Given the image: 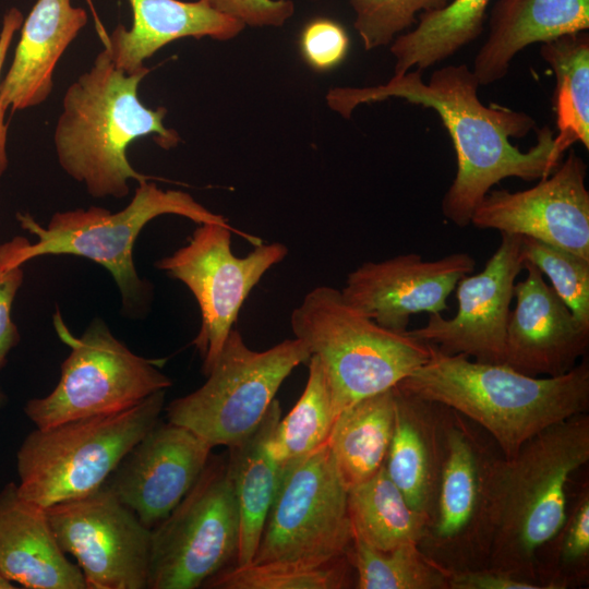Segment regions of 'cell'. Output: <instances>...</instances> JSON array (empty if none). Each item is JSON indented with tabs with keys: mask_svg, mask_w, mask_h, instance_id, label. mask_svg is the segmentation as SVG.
I'll return each instance as SVG.
<instances>
[{
	"mask_svg": "<svg viewBox=\"0 0 589 589\" xmlns=\"http://www.w3.org/2000/svg\"><path fill=\"white\" fill-rule=\"evenodd\" d=\"M421 70L394 75L388 82L369 87H335L326 94L328 107L349 119L361 104L392 97L433 109L454 145L456 176L443 196V216L457 227L470 225L474 208L503 179L526 181L551 175L564 156L549 127L538 130L537 143L527 152L512 144L536 127L534 119L506 107L485 106L478 97L480 86L466 64H450L434 71L428 82Z\"/></svg>",
	"mask_w": 589,
	"mask_h": 589,
	"instance_id": "cell-1",
	"label": "cell"
},
{
	"mask_svg": "<svg viewBox=\"0 0 589 589\" xmlns=\"http://www.w3.org/2000/svg\"><path fill=\"white\" fill-rule=\"evenodd\" d=\"M148 73L146 67L125 73L104 48L63 95L53 131L58 163L93 197L123 199L130 180H148L127 156L135 140L153 136L165 149L180 142L164 123L167 109L148 108L139 97L140 83Z\"/></svg>",
	"mask_w": 589,
	"mask_h": 589,
	"instance_id": "cell-2",
	"label": "cell"
},
{
	"mask_svg": "<svg viewBox=\"0 0 589 589\" xmlns=\"http://www.w3.org/2000/svg\"><path fill=\"white\" fill-rule=\"evenodd\" d=\"M430 346L429 360L397 385L479 425L505 458L548 426L589 409L587 359L563 375L534 377Z\"/></svg>",
	"mask_w": 589,
	"mask_h": 589,
	"instance_id": "cell-3",
	"label": "cell"
},
{
	"mask_svg": "<svg viewBox=\"0 0 589 589\" xmlns=\"http://www.w3.org/2000/svg\"><path fill=\"white\" fill-rule=\"evenodd\" d=\"M589 461L587 412L529 438L495 476V532L489 566L544 586L537 554L564 522L569 482ZM545 589V588H544Z\"/></svg>",
	"mask_w": 589,
	"mask_h": 589,
	"instance_id": "cell-4",
	"label": "cell"
},
{
	"mask_svg": "<svg viewBox=\"0 0 589 589\" xmlns=\"http://www.w3.org/2000/svg\"><path fill=\"white\" fill-rule=\"evenodd\" d=\"M296 338L316 357L326 375L336 414L389 389L430 358L431 346L388 330L326 285L310 290L290 315Z\"/></svg>",
	"mask_w": 589,
	"mask_h": 589,
	"instance_id": "cell-5",
	"label": "cell"
},
{
	"mask_svg": "<svg viewBox=\"0 0 589 589\" xmlns=\"http://www.w3.org/2000/svg\"><path fill=\"white\" fill-rule=\"evenodd\" d=\"M161 215H177L194 223L230 225L183 191L163 190L154 182H137L135 193L121 211L112 213L100 206L55 213L47 227L33 216L17 213L20 226L37 237L23 250L24 262L43 255H75L88 259L112 276L122 301L123 312L142 316L152 300V285L140 277L134 265L133 248L141 230Z\"/></svg>",
	"mask_w": 589,
	"mask_h": 589,
	"instance_id": "cell-6",
	"label": "cell"
},
{
	"mask_svg": "<svg viewBox=\"0 0 589 589\" xmlns=\"http://www.w3.org/2000/svg\"><path fill=\"white\" fill-rule=\"evenodd\" d=\"M165 398L159 390L123 411L36 428L17 450L19 494L46 508L99 489L157 424Z\"/></svg>",
	"mask_w": 589,
	"mask_h": 589,
	"instance_id": "cell-7",
	"label": "cell"
},
{
	"mask_svg": "<svg viewBox=\"0 0 589 589\" xmlns=\"http://www.w3.org/2000/svg\"><path fill=\"white\" fill-rule=\"evenodd\" d=\"M446 440L434 513L418 548L448 573L484 568L494 540L495 476L503 454L484 430L448 407Z\"/></svg>",
	"mask_w": 589,
	"mask_h": 589,
	"instance_id": "cell-8",
	"label": "cell"
},
{
	"mask_svg": "<svg viewBox=\"0 0 589 589\" xmlns=\"http://www.w3.org/2000/svg\"><path fill=\"white\" fill-rule=\"evenodd\" d=\"M287 254L281 242L262 243L231 225L203 223L185 245L155 262L156 268L185 285L199 304L202 321L193 344L205 375L251 290Z\"/></svg>",
	"mask_w": 589,
	"mask_h": 589,
	"instance_id": "cell-9",
	"label": "cell"
},
{
	"mask_svg": "<svg viewBox=\"0 0 589 589\" xmlns=\"http://www.w3.org/2000/svg\"><path fill=\"white\" fill-rule=\"evenodd\" d=\"M310 357L296 337L263 351L252 350L232 328L206 382L173 399L166 407L167 419L212 447H228L257 428L283 382Z\"/></svg>",
	"mask_w": 589,
	"mask_h": 589,
	"instance_id": "cell-10",
	"label": "cell"
},
{
	"mask_svg": "<svg viewBox=\"0 0 589 589\" xmlns=\"http://www.w3.org/2000/svg\"><path fill=\"white\" fill-rule=\"evenodd\" d=\"M53 322L71 351L56 387L24 407L36 428L123 411L172 385L154 360L131 351L101 318H94L81 337L70 333L59 313Z\"/></svg>",
	"mask_w": 589,
	"mask_h": 589,
	"instance_id": "cell-11",
	"label": "cell"
},
{
	"mask_svg": "<svg viewBox=\"0 0 589 589\" xmlns=\"http://www.w3.org/2000/svg\"><path fill=\"white\" fill-rule=\"evenodd\" d=\"M239 512L223 457L152 528L147 589H195L237 560Z\"/></svg>",
	"mask_w": 589,
	"mask_h": 589,
	"instance_id": "cell-12",
	"label": "cell"
},
{
	"mask_svg": "<svg viewBox=\"0 0 589 589\" xmlns=\"http://www.w3.org/2000/svg\"><path fill=\"white\" fill-rule=\"evenodd\" d=\"M347 489L327 443L284 470L251 563L323 565L352 543Z\"/></svg>",
	"mask_w": 589,
	"mask_h": 589,
	"instance_id": "cell-13",
	"label": "cell"
},
{
	"mask_svg": "<svg viewBox=\"0 0 589 589\" xmlns=\"http://www.w3.org/2000/svg\"><path fill=\"white\" fill-rule=\"evenodd\" d=\"M46 513L58 544L76 558L86 589H147L152 529L108 486Z\"/></svg>",
	"mask_w": 589,
	"mask_h": 589,
	"instance_id": "cell-14",
	"label": "cell"
},
{
	"mask_svg": "<svg viewBox=\"0 0 589 589\" xmlns=\"http://www.w3.org/2000/svg\"><path fill=\"white\" fill-rule=\"evenodd\" d=\"M587 166L569 151L548 177L524 191L490 190L470 225L530 237L589 260Z\"/></svg>",
	"mask_w": 589,
	"mask_h": 589,
	"instance_id": "cell-15",
	"label": "cell"
},
{
	"mask_svg": "<svg viewBox=\"0 0 589 589\" xmlns=\"http://www.w3.org/2000/svg\"><path fill=\"white\" fill-rule=\"evenodd\" d=\"M521 236L501 233V242L483 269L456 286L457 313L429 314L425 325L407 330L445 354H462L484 363H504L505 340L515 280L524 268Z\"/></svg>",
	"mask_w": 589,
	"mask_h": 589,
	"instance_id": "cell-16",
	"label": "cell"
},
{
	"mask_svg": "<svg viewBox=\"0 0 589 589\" xmlns=\"http://www.w3.org/2000/svg\"><path fill=\"white\" fill-rule=\"evenodd\" d=\"M474 259L465 252L425 261L418 253L368 261L350 272L344 299L380 326L406 333L410 317L442 314L458 281L473 272Z\"/></svg>",
	"mask_w": 589,
	"mask_h": 589,
	"instance_id": "cell-17",
	"label": "cell"
},
{
	"mask_svg": "<svg viewBox=\"0 0 589 589\" xmlns=\"http://www.w3.org/2000/svg\"><path fill=\"white\" fill-rule=\"evenodd\" d=\"M212 448L189 429L158 421L124 455L105 485L152 529L193 486Z\"/></svg>",
	"mask_w": 589,
	"mask_h": 589,
	"instance_id": "cell-18",
	"label": "cell"
},
{
	"mask_svg": "<svg viewBox=\"0 0 589 589\" xmlns=\"http://www.w3.org/2000/svg\"><path fill=\"white\" fill-rule=\"evenodd\" d=\"M522 266L527 276L514 286L504 364L534 377L563 375L586 354L589 325L572 313L534 265Z\"/></svg>",
	"mask_w": 589,
	"mask_h": 589,
	"instance_id": "cell-19",
	"label": "cell"
},
{
	"mask_svg": "<svg viewBox=\"0 0 589 589\" xmlns=\"http://www.w3.org/2000/svg\"><path fill=\"white\" fill-rule=\"evenodd\" d=\"M446 450V407L396 385L394 431L384 467L409 506L429 520Z\"/></svg>",
	"mask_w": 589,
	"mask_h": 589,
	"instance_id": "cell-20",
	"label": "cell"
},
{
	"mask_svg": "<svg viewBox=\"0 0 589 589\" xmlns=\"http://www.w3.org/2000/svg\"><path fill=\"white\" fill-rule=\"evenodd\" d=\"M0 570L28 589H86L81 568L57 542L46 508L23 498L14 482L0 491Z\"/></svg>",
	"mask_w": 589,
	"mask_h": 589,
	"instance_id": "cell-21",
	"label": "cell"
},
{
	"mask_svg": "<svg viewBox=\"0 0 589 589\" xmlns=\"http://www.w3.org/2000/svg\"><path fill=\"white\" fill-rule=\"evenodd\" d=\"M87 21L86 11L71 0L36 1L23 21L12 63L0 83L7 110L33 108L49 97L60 58Z\"/></svg>",
	"mask_w": 589,
	"mask_h": 589,
	"instance_id": "cell-22",
	"label": "cell"
},
{
	"mask_svg": "<svg viewBox=\"0 0 589 589\" xmlns=\"http://www.w3.org/2000/svg\"><path fill=\"white\" fill-rule=\"evenodd\" d=\"M132 10V26L119 24L104 39L105 49L115 65L132 74L143 69L160 48L169 43L193 37L229 40L245 25L223 14L201 0H127Z\"/></svg>",
	"mask_w": 589,
	"mask_h": 589,
	"instance_id": "cell-23",
	"label": "cell"
},
{
	"mask_svg": "<svg viewBox=\"0 0 589 589\" xmlns=\"http://www.w3.org/2000/svg\"><path fill=\"white\" fill-rule=\"evenodd\" d=\"M589 28V0H498L490 33L473 61L480 85L503 79L514 57L527 46Z\"/></svg>",
	"mask_w": 589,
	"mask_h": 589,
	"instance_id": "cell-24",
	"label": "cell"
},
{
	"mask_svg": "<svg viewBox=\"0 0 589 589\" xmlns=\"http://www.w3.org/2000/svg\"><path fill=\"white\" fill-rule=\"evenodd\" d=\"M280 417L279 401L274 399L257 428L228 446L227 471L238 505L240 526L236 565L253 561L283 479L284 469L273 458L268 447Z\"/></svg>",
	"mask_w": 589,
	"mask_h": 589,
	"instance_id": "cell-25",
	"label": "cell"
},
{
	"mask_svg": "<svg viewBox=\"0 0 589 589\" xmlns=\"http://www.w3.org/2000/svg\"><path fill=\"white\" fill-rule=\"evenodd\" d=\"M395 423V386L340 411L328 448L347 491L372 478L385 464Z\"/></svg>",
	"mask_w": 589,
	"mask_h": 589,
	"instance_id": "cell-26",
	"label": "cell"
},
{
	"mask_svg": "<svg viewBox=\"0 0 589 589\" xmlns=\"http://www.w3.org/2000/svg\"><path fill=\"white\" fill-rule=\"evenodd\" d=\"M490 1L454 0L441 10L419 14L417 27L397 36L390 45L394 75L414 67L423 71L474 41L483 31Z\"/></svg>",
	"mask_w": 589,
	"mask_h": 589,
	"instance_id": "cell-27",
	"label": "cell"
},
{
	"mask_svg": "<svg viewBox=\"0 0 589 589\" xmlns=\"http://www.w3.org/2000/svg\"><path fill=\"white\" fill-rule=\"evenodd\" d=\"M353 538L390 550L421 540L429 518L411 508L383 466L372 478L347 491Z\"/></svg>",
	"mask_w": 589,
	"mask_h": 589,
	"instance_id": "cell-28",
	"label": "cell"
},
{
	"mask_svg": "<svg viewBox=\"0 0 589 589\" xmlns=\"http://www.w3.org/2000/svg\"><path fill=\"white\" fill-rule=\"evenodd\" d=\"M541 57L555 76L554 110L561 153L580 142L589 148V35L587 31L543 43Z\"/></svg>",
	"mask_w": 589,
	"mask_h": 589,
	"instance_id": "cell-29",
	"label": "cell"
},
{
	"mask_svg": "<svg viewBox=\"0 0 589 589\" xmlns=\"http://www.w3.org/2000/svg\"><path fill=\"white\" fill-rule=\"evenodd\" d=\"M337 414L320 360L309 359L304 390L290 412L278 421L269 440L273 458L285 470L327 443Z\"/></svg>",
	"mask_w": 589,
	"mask_h": 589,
	"instance_id": "cell-30",
	"label": "cell"
},
{
	"mask_svg": "<svg viewBox=\"0 0 589 589\" xmlns=\"http://www.w3.org/2000/svg\"><path fill=\"white\" fill-rule=\"evenodd\" d=\"M346 556L358 589H448L450 573L431 562L416 543L383 551L352 538Z\"/></svg>",
	"mask_w": 589,
	"mask_h": 589,
	"instance_id": "cell-31",
	"label": "cell"
},
{
	"mask_svg": "<svg viewBox=\"0 0 589 589\" xmlns=\"http://www.w3.org/2000/svg\"><path fill=\"white\" fill-rule=\"evenodd\" d=\"M537 576L545 589L581 588L589 584L587 480L569 497L566 517L558 531L539 550Z\"/></svg>",
	"mask_w": 589,
	"mask_h": 589,
	"instance_id": "cell-32",
	"label": "cell"
},
{
	"mask_svg": "<svg viewBox=\"0 0 589 589\" xmlns=\"http://www.w3.org/2000/svg\"><path fill=\"white\" fill-rule=\"evenodd\" d=\"M347 556L323 565L285 562L227 566L203 585L215 589H342L353 585Z\"/></svg>",
	"mask_w": 589,
	"mask_h": 589,
	"instance_id": "cell-33",
	"label": "cell"
},
{
	"mask_svg": "<svg viewBox=\"0 0 589 589\" xmlns=\"http://www.w3.org/2000/svg\"><path fill=\"white\" fill-rule=\"evenodd\" d=\"M522 263L534 265L572 313L589 325V260L564 249L521 236Z\"/></svg>",
	"mask_w": 589,
	"mask_h": 589,
	"instance_id": "cell-34",
	"label": "cell"
},
{
	"mask_svg": "<svg viewBox=\"0 0 589 589\" xmlns=\"http://www.w3.org/2000/svg\"><path fill=\"white\" fill-rule=\"evenodd\" d=\"M353 26L365 50L387 46L417 22L419 14L437 11L449 0H349Z\"/></svg>",
	"mask_w": 589,
	"mask_h": 589,
	"instance_id": "cell-35",
	"label": "cell"
},
{
	"mask_svg": "<svg viewBox=\"0 0 589 589\" xmlns=\"http://www.w3.org/2000/svg\"><path fill=\"white\" fill-rule=\"evenodd\" d=\"M28 242L25 237L17 236L0 245V369L7 363L8 353L20 341L11 311L23 284V250Z\"/></svg>",
	"mask_w": 589,
	"mask_h": 589,
	"instance_id": "cell-36",
	"label": "cell"
},
{
	"mask_svg": "<svg viewBox=\"0 0 589 589\" xmlns=\"http://www.w3.org/2000/svg\"><path fill=\"white\" fill-rule=\"evenodd\" d=\"M299 45L306 64L317 72H325L337 67L346 58L349 37L338 22L317 17L302 28Z\"/></svg>",
	"mask_w": 589,
	"mask_h": 589,
	"instance_id": "cell-37",
	"label": "cell"
},
{
	"mask_svg": "<svg viewBox=\"0 0 589 589\" xmlns=\"http://www.w3.org/2000/svg\"><path fill=\"white\" fill-rule=\"evenodd\" d=\"M212 9L241 21L245 26L278 27L294 13L292 0H201Z\"/></svg>",
	"mask_w": 589,
	"mask_h": 589,
	"instance_id": "cell-38",
	"label": "cell"
},
{
	"mask_svg": "<svg viewBox=\"0 0 589 589\" xmlns=\"http://www.w3.org/2000/svg\"><path fill=\"white\" fill-rule=\"evenodd\" d=\"M448 589H544L514 574L484 567L449 574Z\"/></svg>",
	"mask_w": 589,
	"mask_h": 589,
	"instance_id": "cell-39",
	"label": "cell"
},
{
	"mask_svg": "<svg viewBox=\"0 0 589 589\" xmlns=\"http://www.w3.org/2000/svg\"><path fill=\"white\" fill-rule=\"evenodd\" d=\"M23 21L24 19L22 12L17 8L9 9L3 15L0 31V76L13 37L15 33L21 29ZM5 111L7 109L3 107L0 96V177L5 172L9 165L7 152L8 125L5 123Z\"/></svg>",
	"mask_w": 589,
	"mask_h": 589,
	"instance_id": "cell-40",
	"label": "cell"
},
{
	"mask_svg": "<svg viewBox=\"0 0 589 589\" xmlns=\"http://www.w3.org/2000/svg\"><path fill=\"white\" fill-rule=\"evenodd\" d=\"M16 588L13 582L8 579L0 570V589H14Z\"/></svg>",
	"mask_w": 589,
	"mask_h": 589,
	"instance_id": "cell-41",
	"label": "cell"
},
{
	"mask_svg": "<svg viewBox=\"0 0 589 589\" xmlns=\"http://www.w3.org/2000/svg\"><path fill=\"white\" fill-rule=\"evenodd\" d=\"M5 400H7L5 395L0 388V408L5 404Z\"/></svg>",
	"mask_w": 589,
	"mask_h": 589,
	"instance_id": "cell-42",
	"label": "cell"
}]
</instances>
